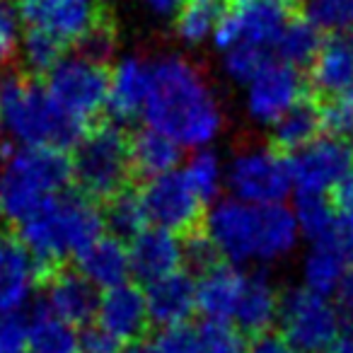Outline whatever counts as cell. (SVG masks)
<instances>
[{"label":"cell","instance_id":"52a82bcc","mask_svg":"<svg viewBox=\"0 0 353 353\" xmlns=\"http://www.w3.org/2000/svg\"><path fill=\"white\" fill-rule=\"evenodd\" d=\"M223 179L237 201L252 203V206L281 203L293 187L288 160L271 150L269 143L254 141V138H242L232 145Z\"/></svg>","mask_w":353,"mask_h":353},{"label":"cell","instance_id":"d6986e66","mask_svg":"<svg viewBox=\"0 0 353 353\" xmlns=\"http://www.w3.org/2000/svg\"><path fill=\"white\" fill-rule=\"evenodd\" d=\"M307 94L317 102L339 99L353 83V49L346 37L324 39L319 54L314 56L307 75Z\"/></svg>","mask_w":353,"mask_h":353},{"label":"cell","instance_id":"60d3db41","mask_svg":"<svg viewBox=\"0 0 353 353\" xmlns=\"http://www.w3.org/2000/svg\"><path fill=\"white\" fill-rule=\"evenodd\" d=\"M27 343V322L15 312L0 314V353H22Z\"/></svg>","mask_w":353,"mask_h":353},{"label":"cell","instance_id":"4dcf8cb0","mask_svg":"<svg viewBox=\"0 0 353 353\" xmlns=\"http://www.w3.org/2000/svg\"><path fill=\"white\" fill-rule=\"evenodd\" d=\"M295 223L298 230L307 237L310 242H322L329 240L336 230V208H334L332 199H327L324 194H307L298 192L295 199Z\"/></svg>","mask_w":353,"mask_h":353},{"label":"cell","instance_id":"74e56055","mask_svg":"<svg viewBox=\"0 0 353 353\" xmlns=\"http://www.w3.org/2000/svg\"><path fill=\"white\" fill-rule=\"evenodd\" d=\"M78 56L92 61L99 65H109V61L114 59L119 46V32H117V17H109L102 25H97L88 37L78 41Z\"/></svg>","mask_w":353,"mask_h":353},{"label":"cell","instance_id":"4316f807","mask_svg":"<svg viewBox=\"0 0 353 353\" xmlns=\"http://www.w3.org/2000/svg\"><path fill=\"white\" fill-rule=\"evenodd\" d=\"M343 274H346V256L341 254L334 237L314 242L303 261V288L327 298V295L336 293Z\"/></svg>","mask_w":353,"mask_h":353},{"label":"cell","instance_id":"ba28073f","mask_svg":"<svg viewBox=\"0 0 353 353\" xmlns=\"http://www.w3.org/2000/svg\"><path fill=\"white\" fill-rule=\"evenodd\" d=\"M44 88L61 112L90 128L107 107L109 65L92 63L83 56L61 59L44 75Z\"/></svg>","mask_w":353,"mask_h":353},{"label":"cell","instance_id":"1f68e13d","mask_svg":"<svg viewBox=\"0 0 353 353\" xmlns=\"http://www.w3.org/2000/svg\"><path fill=\"white\" fill-rule=\"evenodd\" d=\"M104 228L112 230V235L117 240H133L138 232L145 230V211H143L141 194L136 189H126V192L117 194L114 199H109L104 203Z\"/></svg>","mask_w":353,"mask_h":353},{"label":"cell","instance_id":"3957f363","mask_svg":"<svg viewBox=\"0 0 353 353\" xmlns=\"http://www.w3.org/2000/svg\"><path fill=\"white\" fill-rule=\"evenodd\" d=\"M104 218L94 201L83 194H59L46 201L25 223H20V240L39 266V283L46 274L68 264L102 237Z\"/></svg>","mask_w":353,"mask_h":353},{"label":"cell","instance_id":"7bdbcfd3","mask_svg":"<svg viewBox=\"0 0 353 353\" xmlns=\"http://www.w3.org/2000/svg\"><path fill=\"white\" fill-rule=\"evenodd\" d=\"M245 353H298L288 343V339L281 332H261L252 336L250 346H245Z\"/></svg>","mask_w":353,"mask_h":353},{"label":"cell","instance_id":"816d5d0a","mask_svg":"<svg viewBox=\"0 0 353 353\" xmlns=\"http://www.w3.org/2000/svg\"><path fill=\"white\" fill-rule=\"evenodd\" d=\"M348 44H351V49H353V34H351V37H348Z\"/></svg>","mask_w":353,"mask_h":353},{"label":"cell","instance_id":"f6af8a7d","mask_svg":"<svg viewBox=\"0 0 353 353\" xmlns=\"http://www.w3.org/2000/svg\"><path fill=\"white\" fill-rule=\"evenodd\" d=\"M336 298H339V312H343V317H346L343 324H351L353 322V264L343 274L341 283H339Z\"/></svg>","mask_w":353,"mask_h":353},{"label":"cell","instance_id":"bcb514c9","mask_svg":"<svg viewBox=\"0 0 353 353\" xmlns=\"http://www.w3.org/2000/svg\"><path fill=\"white\" fill-rule=\"evenodd\" d=\"M141 3L148 8V10H152L160 17H172V15L176 17V12H179L184 0H141Z\"/></svg>","mask_w":353,"mask_h":353},{"label":"cell","instance_id":"f1b7e54d","mask_svg":"<svg viewBox=\"0 0 353 353\" xmlns=\"http://www.w3.org/2000/svg\"><path fill=\"white\" fill-rule=\"evenodd\" d=\"M235 0H184L176 12V34L187 44H201L218 30Z\"/></svg>","mask_w":353,"mask_h":353},{"label":"cell","instance_id":"603a6c76","mask_svg":"<svg viewBox=\"0 0 353 353\" xmlns=\"http://www.w3.org/2000/svg\"><path fill=\"white\" fill-rule=\"evenodd\" d=\"M279 303L281 293L276 288V283L269 279V274L256 271V274L245 276L240 290V300L232 319L237 322V329L245 334H256L269 332L274 319L279 317Z\"/></svg>","mask_w":353,"mask_h":353},{"label":"cell","instance_id":"5bb4252c","mask_svg":"<svg viewBox=\"0 0 353 353\" xmlns=\"http://www.w3.org/2000/svg\"><path fill=\"white\" fill-rule=\"evenodd\" d=\"M307 94V80L298 68L269 63L247 90V112L256 123H274L300 97Z\"/></svg>","mask_w":353,"mask_h":353},{"label":"cell","instance_id":"8d00e7d4","mask_svg":"<svg viewBox=\"0 0 353 353\" xmlns=\"http://www.w3.org/2000/svg\"><path fill=\"white\" fill-rule=\"evenodd\" d=\"M269 63L271 59L266 49L240 44V46H232V49H225V63H223V68H225V73L235 83L250 85Z\"/></svg>","mask_w":353,"mask_h":353},{"label":"cell","instance_id":"f907efd6","mask_svg":"<svg viewBox=\"0 0 353 353\" xmlns=\"http://www.w3.org/2000/svg\"><path fill=\"white\" fill-rule=\"evenodd\" d=\"M126 353H150V346H133Z\"/></svg>","mask_w":353,"mask_h":353},{"label":"cell","instance_id":"836d02e7","mask_svg":"<svg viewBox=\"0 0 353 353\" xmlns=\"http://www.w3.org/2000/svg\"><path fill=\"white\" fill-rule=\"evenodd\" d=\"M65 54V44H61L56 37L46 34L41 30H30L25 32L22 39V61H25V73L32 78H44Z\"/></svg>","mask_w":353,"mask_h":353},{"label":"cell","instance_id":"9a60e30c","mask_svg":"<svg viewBox=\"0 0 353 353\" xmlns=\"http://www.w3.org/2000/svg\"><path fill=\"white\" fill-rule=\"evenodd\" d=\"M97 319L99 327L121 346H141V341H145L152 329L145 295L131 283L117 285L102 295Z\"/></svg>","mask_w":353,"mask_h":353},{"label":"cell","instance_id":"8992f818","mask_svg":"<svg viewBox=\"0 0 353 353\" xmlns=\"http://www.w3.org/2000/svg\"><path fill=\"white\" fill-rule=\"evenodd\" d=\"M70 174L78 194L97 206L131 189L136 179L131 165V136L117 123H92L73 148Z\"/></svg>","mask_w":353,"mask_h":353},{"label":"cell","instance_id":"277c9868","mask_svg":"<svg viewBox=\"0 0 353 353\" xmlns=\"http://www.w3.org/2000/svg\"><path fill=\"white\" fill-rule=\"evenodd\" d=\"M0 123L25 148H75L88 128L63 114L44 83L25 70L0 75Z\"/></svg>","mask_w":353,"mask_h":353},{"label":"cell","instance_id":"f546056e","mask_svg":"<svg viewBox=\"0 0 353 353\" xmlns=\"http://www.w3.org/2000/svg\"><path fill=\"white\" fill-rule=\"evenodd\" d=\"M322 44V32L314 30L303 17H290V22L285 25V30L281 32L279 41H276V51H279L281 61L285 65H293V68L300 70L312 65Z\"/></svg>","mask_w":353,"mask_h":353},{"label":"cell","instance_id":"d6a6232c","mask_svg":"<svg viewBox=\"0 0 353 353\" xmlns=\"http://www.w3.org/2000/svg\"><path fill=\"white\" fill-rule=\"evenodd\" d=\"M298 12L314 30L334 37L353 30V0H300Z\"/></svg>","mask_w":353,"mask_h":353},{"label":"cell","instance_id":"7c38bea8","mask_svg":"<svg viewBox=\"0 0 353 353\" xmlns=\"http://www.w3.org/2000/svg\"><path fill=\"white\" fill-rule=\"evenodd\" d=\"M290 17L293 10L279 0H235L213 32V39L223 51L240 44L269 51V46H276Z\"/></svg>","mask_w":353,"mask_h":353},{"label":"cell","instance_id":"83f0119b","mask_svg":"<svg viewBox=\"0 0 353 353\" xmlns=\"http://www.w3.org/2000/svg\"><path fill=\"white\" fill-rule=\"evenodd\" d=\"M27 343L32 353H78V336L73 327L56 317L44 303L37 305L27 322Z\"/></svg>","mask_w":353,"mask_h":353},{"label":"cell","instance_id":"5b68a950","mask_svg":"<svg viewBox=\"0 0 353 353\" xmlns=\"http://www.w3.org/2000/svg\"><path fill=\"white\" fill-rule=\"evenodd\" d=\"M70 179V160L63 150L6 145L0 150V213L10 223H25Z\"/></svg>","mask_w":353,"mask_h":353},{"label":"cell","instance_id":"d590c367","mask_svg":"<svg viewBox=\"0 0 353 353\" xmlns=\"http://www.w3.org/2000/svg\"><path fill=\"white\" fill-rule=\"evenodd\" d=\"M192 353H245V339L240 329L228 322L206 319L194 329Z\"/></svg>","mask_w":353,"mask_h":353},{"label":"cell","instance_id":"d4e9b609","mask_svg":"<svg viewBox=\"0 0 353 353\" xmlns=\"http://www.w3.org/2000/svg\"><path fill=\"white\" fill-rule=\"evenodd\" d=\"M242 281H245V276L225 261L208 269L196 281V310H201L211 322L232 319L237 300H240Z\"/></svg>","mask_w":353,"mask_h":353},{"label":"cell","instance_id":"9c48e42d","mask_svg":"<svg viewBox=\"0 0 353 353\" xmlns=\"http://www.w3.org/2000/svg\"><path fill=\"white\" fill-rule=\"evenodd\" d=\"M279 319L281 334L298 353H322L343 329L339 307L307 288L283 290Z\"/></svg>","mask_w":353,"mask_h":353},{"label":"cell","instance_id":"2e32d148","mask_svg":"<svg viewBox=\"0 0 353 353\" xmlns=\"http://www.w3.org/2000/svg\"><path fill=\"white\" fill-rule=\"evenodd\" d=\"M39 285L46 293L41 303L70 327H88L92 324V317H97V290L85 276H80V271L70 269L68 264L46 274Z\"/></svg>","mask_w":353,"mask_h":353},{"label":"cell","instance_id":"c3c4849f","mask_svg":"<svg viewBox=\"0 0 353 353\" xmlns=\"http://www.w3.org/2000/svg\"><path fill=\"white\" fill-rule=\"evenodd\" d=\"M341 136L346 138L348 148H351V150H353V119H351V123H348V126H346V131H343Z\"/></svg>","mask_w":353,"mask_h":353},{"label":"cell","instance_id":"7a4b0ae2","mask_svg":"<svg viewBox=\"0 0 353 353\" xmlns=\"http://www.w3.org/2000/svg\"><path fill=\"white\" fill-rule=\"evenodd\" d=\"M203 230L218 254L232 264H271L288 256L298 245V223L283 203L252 206L237 199L218 201L213 211L206 213Z\"/></svg>","mask_w":353,"mask_h":353},{"label":"cell","instance_id":"ffe728a7","mask_svg":"<svg viewBox=\"0 0 353 353\" xmlns=\"http://www.w3.org/2000/svg\"><path fill=\"white\" fill-rule=\"evenodd\" d=\"M145 305L152 324L160 327H182L196 310V281L189 271H174L145 288Z\"/></svg>","mask_w":353,"mask_h":353},{"label":"cell","instance_id":"4fadbf2b","mask_svg":"<svg viewBox=\"0 0 353 353\" xmlns=\"http://www.w3.org/2000/svg\"><path fill=\"white\" fill-rule=\"evenodd\" d=\"M285 160L298 192L324 194L327 189L336 187L339 179L353 167V150L343 138L324 136L290 152Z\"/></svg>","mask_w":353,"mask_h":353},{"label":"cell","instance_id":"681fc988","mask_svg":"<svg viewBox=\"0 0 353 353\" xmlns=\"http://www.w3.org/2000/svg\"><path fill=\"white\" fill-rule=\"evenodd\" d=\"M339 99H343V102H346L348 107H353V83H351V88H348L346 92H343V94H341V97H339Z\"/></svg>","mask_w":353,"mask_h":353},{"label":"cell","instance_id":"7dc6e473","mask_svg":"<svg viewBox=\"0 0 353 353\" xmlns=\"http://www.w3.org/2000/svg\"><path fill=\"white\" fill-rule=\"evenodd\" d=\"M322 353H353V329L351 324H343L341 334L324 348Z\"/></svg>","mask_w":353,"mask_h":353},{"label":"cell","instance_id":"44dd1931","mask_svg":"<svg viewBox=\"0 0 353 353\" xmlns=\"http://www.w3.org/2000/svg\"><path fill=\"white\" fill-rule=\"evenodd\" d=\"M150 90V65L138 54L123 56L117 68L109 73L107 112L112 119L128 123L143 114Z\"/></svg>","mask_w":353,"mask_h":353},{"label":"cell","instance_id":"b9f144b4","mask_svg":"<svg viewBox=\"0 0 353 353\" xmlns=\"http://www.w3.org/2000/svg\"><path fill=\"white\" fill-rule=\"evenodd\" d=\"M121 343L112 339L99 324H88L83 327L78 336V353H117Z\"/></svg>","mask_w":353,"mask_h":353},{"label":"cell","instance_id":"30bf717a","mask_svg":"<svg viewBox=\"0 0 353 353\" xmlns=\"http://www.w3.org/2000/svg\"><path fill=\"white\" fill-rule=\"evenodd\" d=\"M138 194L145 221L160 230L184 240L194 232H201L206 225V203L196 196L184 172L152 176Z\"/></svg>","mask_w":353,"mask_h":353},{"label":"cell","instance_id":"6da1fadb","mask_svg":"<svg viewBox=\"0 0 353 353\" xmlns=\"http://www.w3.org/2000/svg\"><path fill=\"white\" fill-rule=\"evenodd\" d=\"M148 123L176 145H206L225 128V109L206 68L182 54L160 56L150 65Z\"/></svg>","mask_w":353,"mask_h":353},{"label":"cell","instance_id":"e575fe53","mask_svg":"<svg viewBox=\"0 0 353 353\" xmlns=\"http://www.w3.org/2000/svg\"><path fill=\"white\" fill-rule=\"evenodd\" d=\"M184 176L187 182L192 184V189L196 192V196L201 199L203 203L218 199L223 187V167L221 160H218L216 152L211 150H201L189 160L187 170H184Z\"/></svg>","mask_w":353,"mask_h":353},{"label":"cell","instance_id":"cb8c5ba5","mask_svg":"<svg viewBox=\"0 0 353 353\" xmlns=\"http://www.w3.org/2000/svg\"><path fill=\"white\" fill-rule=\"evenodd\" d=\"M75 259H78L80 276H85L94 288L112 290L126 283L128 274H131L128 250L117 237H99Z\"/></svg>","mask_w":353,"mask_h":353},{"label":"cell","instance_id":"484cf974","mask_svg":"<svg viewBox=\"0 0 353 353\" xmlns=\"http://www.w3.org/2000/svg\"><path fill=\"white\" fill-rule=\"evenodd\" d=\"M182 160V145L155 128H141L131 136V165L136 176H160Z\"/></svg>","mask_w":353,"mask_h":353},{"label":"cell","instance_id":"ab89813d","mask_svg":"<svg viewBox=\"0 0 353 353\" xmlns=\"http://www.w3.org/2000/svg\"><path fill=\"white\" fill-rule=\"evenodd\" d=\"M20 51V15L8 0H0V68H8Z\"/></svg>","mask_w":353,"mask_h":353},{"label":"cell","instance_id":"7402d4cb","mask_svg":"<svg viewBox=\"0 0 353 353\" xmlns=\"http://www.w3.org/2000/svg\"><path fill=\"white\" fill-rule=\"evenodd\" d=\"M322 131H324L322 102H317L312 94H305L288 112H283L271 123V133L266 143H269L271 150L288 157L290 152L300 150L307 143H312L314 138H319Z\"/></svg>","mask_w":353,"mask_h":353},{"label":"cell","instance_id":"ee69618b","mask_svg":"<svg viewBox=\"0 0 353 353\" xmlns=\"http://www.w3.org/2000/svg\"><path fill=\"white\" fill-rule=\"evenodd\" d=\"M332 203L343 218L353 221V167L339 179V184L332 192Z\"/></svg>","mask_w":353,"mask_h":353},{"label":"cell","instance_id":"ac0fdd59","mask_svg":"<svg viewBox=\"0 0 353 353\" xmlns=\"http://www.w3.org/2000/svg\"><path fill=\"white\" fill-rule=\"evenodd\" d=\"M182 264V237L160 230V228L138 232L128 247L131 274L145 285L179 271Z\"/></svg>","mask_w":353,"mask_h":353},{"label":"cell","instance_id":"e0dca14e","mask_svg":"<svg viewBox=\"0 0 353 353\" xmlns=\"http://www.w3.org/2000/svg\"><path fill=\"white\" fill-rule=\"evenodd\" d=\"M39 288V266L17 232L0 228V314L15 312Z\"/></svg>","mask_w":353,"mask_h":353},{"label":"cell","instance_id":"8fae6325","mask_svg":"<svg viewBox=\"0 0 353 353\" xmlns=\"http://www.w3.org/2000/svg\"><path fill=\"white\" fill-rule=\"evenodd\" d=\"M17 15L68 46L78 44L114 12L107 0H20Z\"/></svg>","mask_w":353,"mask_h":353},{"label":"cell","instance_id":"f35d334b","mask_svg":"<svg viewBox=\"0 0 353 353\" xmlns=\"http://www.w3.org/2000/svg\"><path fill=\"white\" fill-rule=\"evenodd\" d=\"M182 259L184 266L189 271H196V274H206L208 269L223 264V256L218 254L216 245L208 240L206 230L194 232V235L184 237L182 240Z\"/></svg>","mask_w":353,"mask_h":353}]
</instances>
